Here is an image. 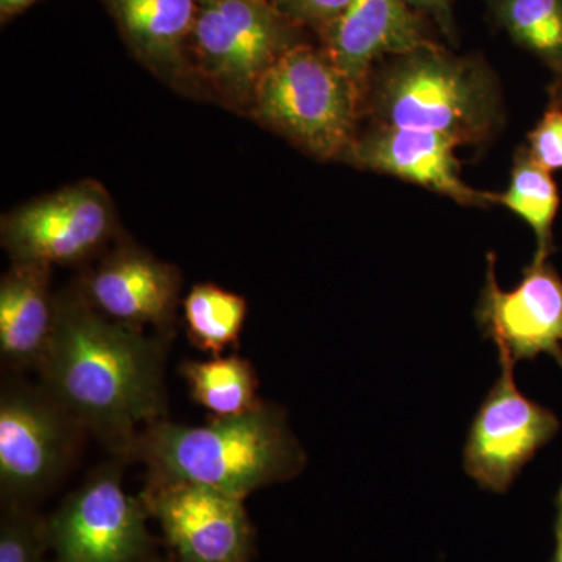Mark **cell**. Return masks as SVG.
I'll use <instances>...</instances> for the list:
<instances>
[{
	"label": "cell",
	"mask_w": 562,
	"mask_h": 562,
	"mask_svg": "<svg viewBox=\"0 0 562 562\" xmlns=\"http://www.w3.org/2000/svg\"><path fill=\"white\" fill-rule=\"evenodd\" d=\"M40 371L50 397L120 453L133 452L140 425L165 414L162 344L103 316L79 288L57 297Z\"/></svg>",
	"instance_id": "6da1fadb"
},
{
	"label": "cell",
	"mask_w": 562,
	"mask_h": 562,
	"mask_svg": "<svg viewBox=\"0 0 562 562\" xmlns=\"http://www.w3.org/2000/svg\"><path fill=\"white\" fill-rule=\"evenodd\" d=\"M133 452L149 464V480L202 484L243 501L291 479L305 462L283 414L265 403L238 416H213L202 427L155 422Z\"/></svg>",
	"instance_id": "7a4b0ae2"
},
{
	"label": "cell",
	"mask_w": 562,
	"mask_h": 562,
	"mask_svg": "<svg viewBox=\"0 0 562 562\" xmlns=\"http://www.w3.org/2000/svg\"><path fill=\"white\" fill-rule=\"evenodd\" d=\"M364 110L379 125L443 133L482 143L501 122V98L483 61L424 47L372 72Z\"/></svg>",
	"instance_id": "3957f363"
},
{
	"label": "cell",
	"mask_w": 562,
	"mask_h": 562,
	"mask_svg": "<svg viewBox=\"0 0 562 562\" xmlns=\"http://www.w3.org/2000/svg\"><path fill=\"white\" fill-rule=\"evenodd\" d=\"M364 99L322 47L288 50L262 76L249 116L316 160L342 161Z\"/></svg>",
	"instance_id": "277c9868"
},
{
	"label": "cell",
	"mask_w": 562,
	"mask_h": 562,
	"mask_svg": "<svg viewBox=\"0 0 562 562\" xmlns=\"http://www.w3.org/2000/svg\"><path fill=\"white\" fill-rule=\"evenodd\" d=\"M299 43L301 27L271 0H199L190 54L209 98L247 114L262 76Z\"/></svg>",
	"instance_id": "5b68a950"
},
{
	"label": "cell",
	"mask_w": 562,
	"mask_h": 562,
	"mask_svg": "<svg viewBox=\"0 0 562 562\" xmlns=\"http://www.w3.org/2000/svg\"><path fill=\"white\" fill-rule=\"evenodd\" d=\"M116 231L110 192L92 179L22 203L0 221V239L11 261L50 268L87 260Z\"/></svg>",
	"instance_id": "8992f818"
},
{
	"label": "cell",
	"mask_w": 562,
	"mask_h": 562,
	"mask_svg": "<svg viewBox=\"0 0 562 562\" xmlns=\"http://www.w3.org/2000/svg\"><path fill=\"white\" fill-rule=\"evenodd\" d=\"M83 427L46 390L20 384L0 395V487L10 505L35 497L68 469Z\"/></svg>",
	"instance_id": "52a82bcc"
},
{
	"label": "cell",
	"mask_w": 562,
	"mask_h": 562,
	"mask_svg": "<svg viewBox=\"0 0 562 562\" xmlns=\"http://www.w3.org/2000/svg\"><path fill=\"white\" fill-rule=\"evenodd\" d=\"M147 509L116 468L94 473L47 525L57 562H139L149 550Z\"/></svg>",
	"instance_id": "ba28073f"
},
{
	"label": "cell",
	"mask_w": 562,
	"mask_h": 562,
	"mask_svg": "<svg viewBox=\"0 0 562 562\" xmlns=\"http://www.w3.org/2000/svg\"><path fill=\"white\" fill-rule=\"evenodd\" d=\"M502 375L486 395L469 430L464 469L482 490L503 494L536 453L552 441L560 420L517 390L514 364L501 361Z\"/></svg>",
	"instance_id": "9c48e42d"
},
{
	"label": "cell",
	"mask_w": 562,
	"mask_h": 562,
	"mask_svg": "<svg viewBox=\"0 0 562 562\" xmlns=\"http://www.w3.org/2000/svg\"><path fill=\"white\" fill-rule=\"evenodd\" d=\"M143 503L180 562H249L254 532L243 498L202 484L149 480Z\"/></svg>",
	"instance_id": "30bf717a"
},
{
	"label": "cell",
	"mask_w": 562,
	"mask_h": 562,
	"mask_svg": "<svg viewBox=\"0 0 562 562\" xmlns=\"http://www.w3.org/2000/svg\"><path fill=\"white\" fill-rule=\"evenodd\" d=\"M475 319L484 338L497 346L501 361L516 364L543 353L562 368V279L549 260H532L520 283L503 291L495 277V257L487 255Z\"/></svg>",
	"instance_id": "8fae6325"
},
{
	"label": "cell",
	"mask_w": 562,
	"mask_h": 562,
	"mask_svg": "<svg viewBox=\"0 0 562 562\" xmlns=\"http://www.w3.org/2000/svg\"><path fill=\"white\" fill-rule=\"evenodd\" d=\"M458 146L460 140L443 133L375 124L357 136L342 161L412 181L460 205L495 203V194L473 190L461 179Z\"/></svg>",
	"instance_id": "7c38bea8"
},
{
	"label": "cell",
	"mask_w": 562,
	"mask_h": 562,
	"mask_svg": "<svg viewBox=\"0 0 562 562\" xmlns=\"http://www.w3.org/2000/svg\"><path fill=\"white\" fill-rule=\"evenodd\" d=\"M143 68L191 99H206L190 54L199 0H99Z\"/></svg>",
	"instance_id": "4fadbf2b"
},
{
	"label": "cell",
	"mask_w": 562,
	"mask_h": 562,
	"mask_svg": "<svg viewBox=\"0 0 562 562\" xmlns=\"http://www.w3.org/2000/svg\"><path fill=\"white\" fill-rule=\"evenodd\" d=\"M181 276L176 266L138 247H120L92 269L79 290L103 316L140 328L168 331L179 306Z\"/></svg>",
	"instance_id": "5bb4252c"
},
{
	"label": "cell",
	"mask_w": 562,
	"mask_h": 562,
	"mask_svg": "<svg viewBox=\"0 0 562 562\" xmlns=\"http://www.w3.org/2000/svg\"><path fill=\"white\" fill-rule=\"evenodd\" d=\"M319 35L322 49L357 87L364 106L376 63L436 46L420 14L403 0H351Z\"/></svg>",
	"instance_id": "9a60e30c"
},
{
	"label": "cell",
	"mask_w": 562,
	"mask_h": 562,
	"mask_svg": "<svg viewBox=\"0 0 562 562\" xmlns=\"http://www.w3.org/2000/svg\"><path fill=\"white\" fill-rule=\"evenodd\" d=\"M57 316L50 266L11 262L0 280V353L9 364L40 368Z\"/></svg>",
	"instance_id": "2e32d148"
},
{
	"label": "cell",
	"mask_w": 562,
	"mask_h": 562,
	"mask_svg": "<svg viewBox=\"0 0 562 562\" xmlns=\"http://www.w3.org/2000/svg\"><path fill=\"white\" fill-rule=\"evenodd\" d=\"M495 203L512 210L535 232L538 249L532 260H549L554 249L553 224L560 210V190L552 172L532 160L530 151L525 147H520L514 158L508 190L495 194Z\"/></svg>",
	"instance_id": "e0dca14e"
},
{
	"label": "cell",
	"mask_w": 562,
	"mask_h": 562,
	"mask_svg": "<svg viewBox=\"0 0 562 562\" xmlns=\"http://www.w3.org/2000/svg\"><path fill=\"white\" fill-rule=\"evenodd\" d=\"M180 372L190 386L192 398L214 417L238 416L261 405L257 397V372L244 358L184 361Z\"/></svg>",
	"instance_id": "ac0fdd59"
},
{
	"label": "cell",
	"mask_w": 562,
	"mask_h": 562,
	"mask_svg": "<svg viewBox=\"0 0 562 562\" xmlns=\"http://www.w3.org/2000/svg\"><path fill=\"white\" fill-rule=\"evenodd\" d=\"M188 338L214 357L238 342L247 317V301L217 284L192 286L183 301Z\"/></svg>",
	"instance_id": "d6986e66"
},
{
	"label": "cell",
	"mask_w": 562,
	"mask_h": 562,
	"mask_svg": "<svg viewBox=\"0 0 562 562\" xmlns=\"http://www.w3.org/2000/svg\"><path fill=\"white\" fill-rule=\"evenodd\" d=\"M509 38L562 74V0H490Z\"/></svg>",
	"instance_id": "ffe728a7"
},
{
	"label": "cell",
	"mask_w": 562,
	"mask_h": 562,
	"mask_svg": "<svg viewBox=\"0 0 562 562\" xmlns=\"http://www.w3.org/2000/svg\"><path fill=\"white\" fill-rule=\"evenodd\" d=\"M47 527L36 522L20 505H10L0 528V562H46Z\"/></svg>",
	"instance_id": "44dd1931"
},
{
	"label": "cell",
	"mask_w": 562,
	"mask_h": 562,
	"mask_svg": "<svg viewBox=\"0 0 562 562\" xmlns=\"http://www.w3.org/2000/svg\"><path fill=\"white\" fill-rule=\"evenodd\" d=\"M528 151L547 171L562 169V109L550 105L530 135Z\"/></svg>",
	"instance_id": "7402d4cb"
},
{
	"label": "cell",
	"mask_w": 562,
	"mask_h": 562,
	"mask_svg": "<svg viewBox=\"0 0 562 562\" xmlns=\"http://www.w3.org/2000/svg\"><path fill=\"white\" fill-rule=\"evenodd\" d=\"M273 7L297 27L324 31L336 18L341 16L351 0H271Z\"/></svg>",
	"instance_id": "603a6c76"
},
{
	"label": "cell",
	"mask_w": 562,
	"mask_h": 562,
	"mask_svg": "<svg viewBox=\"0 0 562 562\" xmlns=\"http://www.w3.org/2000/svg\"><path fill=\"white\" fill-rule=\"evenodd\" d=\"M409 9L430 16L449 38H454V20L449 0H403Z\"/></svg>",
	"instance_id": "cb8c5ba5"
},
{
	"label": "cell",
	"mask_w": 562,
	"mask_h": 562,
	"mask_svg": "<svg viewBox=\"0 0 562 562\" xmlns=\"http://www.w3.org/2000/svg\"><path fill=\"white\" fill-rule=\"evenodd\" d=\"M36 2L38 0H0V21H2V24H7L18 14L31 9Z\"/></svg>",
	"instance_id": "d4e9b609"
},
{
	"label": "cell",
	"mask_w": 562,
	"mask_h": 562,
	"mask_svg": "<svg viewBox=\"0 0 562 562\" xmlns=\"http://www.w3.org/2000/svg\"><path fill=\"white\" fill-rule=\"evenodd\" d=\"M554 505H557V514H554V552L550 562H562V484L560 491H558Z\"/></svg>",
	"instance_id": "484cf974"
},
{
	"label": "cell",
	"mask_w": 562,
	"mask_h": 562,
	"mask_svg": "<svg viewBox=\"0 0 562 562\" xmlns=\"http://www.w3.org/2000/svg\"><path fill=\"white\" fill-rule=\"evenodd\" d=\"M552 105L561 106L562 109V74L557 76V80L552 85Z\"/></svg>",
	"instance_id": "4316f807"
}]
</instances>
